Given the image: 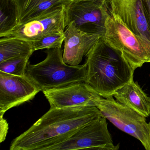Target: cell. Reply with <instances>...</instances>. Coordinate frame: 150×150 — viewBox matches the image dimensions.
Returning a JSON list of instances; mask_svg holds the SVG:
<instances>
[{
  "label": "cell",
  "instance_id": "cell-6",
  "mask_svg": "<svg viewBox=\"0 0 150 150\" xmlns=\"http://www.w3.org/2000/svg\"><path fill=\"white\" fill-rule=\"evenodd\" d=\"M107 119L103 116L94 119L47 150H118L119 144L113 143Z\"/></svg>",
  "mask_w": 150,
  "mask_h": 150
},
{
  "label": "cell",
  "instance_id": "cell-18",
  "mask_svg": "<svg viewBox=\"0 0 150 150\" xmlns=\"http://www.w3.org/2000/svg\"><path fill=\"white\" fill-rule=\"evenodd\" d=\"M65 38L64 31H57L46 35L38 40L32 42L34 50L61 47Z\"/></svg>",
  "mask_w": 150,
  "mask_h": 150
},
{
  "label": "cell",
  "instance_id": "cell-16",
  "mask_svg": "<svg viewBox=\"0 0 150 150\" xmlns=\"http://www.w3.org/2000/svg\"><path fill=\"white\" fill-rule=\"evenodd\" d=\"M18 25V11L15 0H0V37Z\"/></svg>",
  "mask_w": 150,
  "mask_h": 150
},
{
  "label": "cell",
  "instance_id": "cell-3",
  "mask_svg": "<svg viewBox=\"0 0 150 150\" xmlns=\"http://www.w3.org/2000/svg\"><path fill=\"white\" fill-rule=\"evenodd\" d=\"M46 58L36 64L28 63L26 75L41 91L86 82L87 65L71 66L63 61L61 47L47 49Z\"/></svg>",
  "mask_w": 150,
  "mask_h": 150
},
{
  "label": "cell",
  "instance_id": "cell-1",
  "mask_svg": "<svg viewBox=\"0 0 150 150\" xmlns=\"http://www.w3.org/2000/svg\"><path fill=\"white\" fill-rule=\"evenodd\" d=\"M102 116L96 106L51 108L11 142L10 150H47Z\"/></svg>",
  "mask_w": 150,
  "mask_h": 150
},
{
  "label": "cell",
  "instance_id": "cell-9",
  "mask_svg": "<svg viewBox=\"0 0 150 150\" xmlns=\"http://www.w3.org/2000/svg\"><path fill=\"white\" fill-rule=\"evenodd\" d=\"M27 76H17L0 71V113L32 100L40 92Z\"/></svg>",
  "mask_w": 150,
  "mask_h": 150
},
{
  "label": "cell",
  "instance_id": "cell-12",
  "mask_svg": "<svg viewBox=\"0 0 150 150\" xmlns=\"http://www.w3.org/2000/svg\"><path fill=\"white\" fill-rule=\"evenodd\" d=\"M64 35L63 61L71 66L79 65L83 57L86 56L102 36L98 33L84 32L77 28L73 23L67 26Z\"/></svg>",
  "mask_w": 150,
  "mask_h": 150
},
{
  "label": "cell",
  "instance_id": "cell-15",
  "mask_svg": "<svg viewBox=\"0 0 150 150\" xmlns=\"http://www.w3.org/2000/svg\"><path fill=\"white\" fill-rule=\"evenodd\" d=\"M34 52L32 42L13 38L0 39V63L14 58L31 57Z\"/></svg>",
  "mask_w": 150,
  "mask_h": 150
},
{
  "label": "cell",
  "instance_id": "cell-13",
  "mask_svg": "<svg viewBox=\"0 0 150 150\" xmlns=\"http://www.w3.org/2000/svg\"><path fill=\"white\" fill-rule=\"evenodd\" d=\"M18 11V25L64 8L72 0H15Z\"/></svg>",
  "mask_w": 150,
  "mask_h": 150
},
{
  "label": "cell",
  "instance_id": "cell-19",
  "mask_svg": "<svg viewBox=\"0 0 150 150\" xmlns=\"http://www.w3.org/2000/svg\"><path fill=\"white\" fill-rule=\"evenodd\" d=\"M4 113H0V143L5 141L8 129V124L4 118Z\"/></svg>",
  "mask_w": 150,
  "mask_h": 150
},
{
  "label": "cell",
  "instance_id": "cell-4",
  "mask_svg": "<svg viewBox=\"0 0 150 150\" xmlns=\"http://www.w3.org/2000/svg\"><path fill=\"white\" fill-rule=\"evenodd\" d=\"M109 10L102 35L106 44L121 54L134 70L150 63V55L140 40L118 16Z\"/></svg>",
  "mask_w": 150,
  "mask_h": 150
},
{
  "label": "cell",
  "instance_id": "cell-8",
  "mask_svg": "<svg viewBox=\"0 0 150 150\" xmlns=\"http://www.w3.org/2000/svg\"><path fill=\"white\" fill-rule=\"evenodd\" d=\"M109 8L119 16L150 55V26L144 0H107Z\"/></svg>",
  "mask_w": 150,
  "mask_h": 150
},
{
  "label": "cell",
  "instance_id": "cell-20",
  "mask_svg": "<svg viewBox=\"0 0 150 150\" xmlns=\"http://www.w3.org/2000/svg\"><path fill=\"white\" fill-rule=\"evenodd\" d=\"M146 16L150 26V0H144Z\"/></svg>",
  "mask_w": 150,
  "mask_h": 150
},
{
  "label": "cell",
  "instance_id": "cell-11",
  "mask_svg": "<svg viewBox=\"0 0 150 150\" xmlns=\"http://www.w3.org/2000/svg\"><path fill=\"white\" fill-rule=\"evenodd\" d=\"M64 7L29 22L17 25L1 38H13L33 42L51 33L64 31Z\"/></svg>",
  "mask_w": 150,
  "mask_h": 150
},
{
  "label": "cell",
  "instance_id": "cell-7",
  "mask_svg": "<svg viewBox=\"0 0 150 150\" xmlns=\"http://www.w3.org/2000/svg\"><path fill=\"white\" fill-rule=\"evenodd\" d=\"M109 13L107 0H73L64 7L66 28L73 23L84 32L103 35Z\"/></svg>",
  "mask_w": 150,
  "mask_h": 150
},
{
  "label": "cell",
  "instance_id": "cell-10",
  "mask_svg": "<svg viewBox=\"0 0 150 150\" xmlns=\"http://www.w3.org/2000/svg\"><path fill=\"white\" fill-rule=\"evenodd\" d=\"M51 108L76 107H97L102 96L86 82L43 92Z\"/></svg>",
  "mask_w": 150,
  "mask_h": 150
},
{
  "label": "cell",
  "instance_id": "cell-17",
  "mask_svg": "<svg viewBox=\"0 0 150 150\" xmlns=\"http://www.w3.org/2000/svg\"><path fill=\"white\" fill-rule=\"evenodd\" d=\"M30 57L14 58L1 63L0 71L17 76H25Z\"/></svg>",
  "mask_w": 150,
  "mask_h": 150
},
{
  "label": "cell",
  "instance_id": "cell-22",
  "mask_svg": "<svg viewBox=\"0 0 150 150\" xmlns=\"http://www.w3.org/2000/svg\"><path fill=\"white\" fill-rule=\"evenodd\" d=\"M72 1H73V0H72Z\"/></svg>",
  "mask_w": 150,
  "mask_h": 150
},
{
  "label": "cell",
  "instance_id": "cell-2",
  "mask_svg": "<svg viewBox=\"0 0 150 150\" xmlns=\"http://www.w3.org/2000/svg\"><path fill=\"white\" fill-rule=\"evenodd\" d=\"M86 82L102 97L113 96L133 78L135 70L118 52L108 46L102 36L86 56Z\"/></svg>",
  "mask_w": 150,
  "mask_h": 150
},
{
  "label": "cell",
  "instance_id": "cell-14",
  "mask_svg": "<svg viewBox=\"0 0 150 150\" xmlns=\"http://www.w3.org/2000/svg\"><path fill=\"white\" fill-rule=\"evenodd\" d=\"M116 100L144 117L150 115V97L133 79L117 89L113 95Z\"/></svg>",
  "mask_w": 150,
  "mask_h": 150
},
{
  "label": "cell",
  "instance_id": "cell-21",
  "mask_svg": "<svg viewBox=\"0 0 150 150\" xmlns=\"http://www.w3.org/2000/svg\"></svg>",
  "mask_w": 150,
  "mask_h": 150
},
{
  "label": "cell",
  "instance_id": "cell-5",
  "mask_svg": "<svg viewBox=\"0 0 150 150\" xmlns=\"http://www.w3.org/2000/svg\"><path fill=\"white\" fill-rule=\"evenodd\" d=\"M96 107L102 116L119 129L139 140L146 150H150V125L145 117L120 104L113 96L101 97Z\"/></svg>",
  "mask_w": 150,
  "mask_h": 150
}]
</instances>
